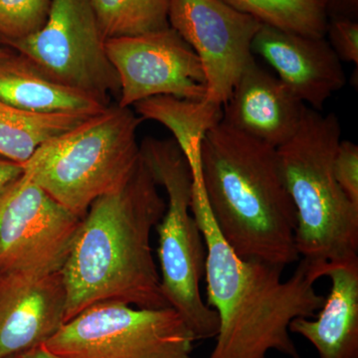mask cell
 Returning <instances> with one entry per match:
<instances>
[{
  "label": "cell",
  "instance_id": "1",
  "mask_svg": "<svg viewBox=\"0 0 358 358\" xmlns=\"http://www.w3.org/2000/svg\"><path fill=\"white\" fill-rule=\"evenodd\" d=\"M192 211L206 244L207 306L219 319L207 358H267L277 352L301 358L289 331L298 317H315L326 296L315 291L322 265L300 259L288 280L284 268L244 260L231 249L212 216L202 178H193Z\"/></svg>",
  "mask_w": 358,
  "mask_h": 358
},
{
  "label": "cell",
  "instance_id": "2",
  "mask_svg": "<svg viewBox=\"0 0 358 358\" xmlns=\"http://www.w3.org/2000/svg\"><path fill=\"white\" fill-rule=\"evenodd\" d=\"M159 187L141 157L122 187L89 207L61 271L65 322L103 301L141 308L169 307L150 242L166 209Z\"/></svg>",
  "mask_w": 358,
  "mask_h": 358
},
{
  "label": "cell",
  "instance_id": "3",
  "mask_svg": "<svg viewBox=\"0 0 358 358\" xmlns=\"http://www.w3.org/2000/svg\"><path fill=\"white\" fill-rule=\"evenodd\" d=\"M200 162L209 208L231 249L282 268L299 262L296 209L277 148L221 121L205 134Z\"/></svg>",
  "mask_w": 358,
  "mask_h": 358
},
{
  "label": "cell",
  "instance_id": "4",
  "mask_svg": "<svg viewBox=\"0 0 358 358\" xmlns=\"http://www.w3.org/2000/svg\"><path fill=\"white\" fill-rule=\"evenodd\" d=\"M341 127L333 113L306 108L300 128L277 148L282 178L296 213L300 259L336 264L358 259V206L334 178Z\"/></svg>",
  "mask_w": 358,
  "mask_h": 358
},
{
  "label": "cell",
  "instance_id": "5",
  "mask_svg": "<svg viewBox=\"0 0 358 358\" xmlns=\"http://www.w3.org/2000/svg\"><path fill=\"white\" fill-rule=\"evenodd\" d=\"M141 122L131 108L110 105L43 143L23 173L83 219L96 199L122 187L138 166Z\"/></svg>",
  "mask_w": 358,
  "mask_h": 358
},
{
  "label": "cell",
  "instance_id": "6",
  "mask_svg": "<svg viewBox=\"0 0 358 358\" xmlns=\"http://www.w3.org/2000/svg\"><path fill=\"white\" fill-rule=\"evenodd\" d=\"M140 148L145 164L167 196L166 212L157 226L162 294L196 339L216 338L217 313L204 303L200 292L206 244L192 211V169L173 138L148 136Z\"/></svg>",
  "mask_w": 358,
  "mask_h": 358
},
{
  "label": "cell",
  "instance_id": "7",
  "mask_svg": "<svg viewBox=\"0 0 358 358\" xmlns=\"http://www.w3.org/2000/svg\"><path fill=\"white\" fill-rule=\"evenodd\" d=\"M197 339L173 308L94 303L44 343L64 358H192Z\"/></svg>",
  "mask_w": 358,
  "mask_h": 358
},
{
  "label": "cell",
  "instance_id": "8",
  "mask_svg": "<svg viewBox=\"0 0 358 358\" xmlns=\"http://www.w3.org/2000/svg\"><path fill=\"white\" fill-rule=\"evenodd\" d=\"M47 76L110 105L121 84L90 0H52L43 27L4 41Z\"/></svg>",
  "mask_w": 358,
  "mask_h": 358
},
{
  "label": "cell",
  "instance_id": "9",
  "mask_svg": "<svg viewBox=\"0 0 358 358\" xmlns=\"http://www.w3.org/2000/svg\"><path fill=\"white\" fill-rule=\"evenodd\" d=\"M82 220L23 173L0 189V272H61Z\"/></svg>",
  "mask_w": 358,
  "mask_h": 358
},
{
  "label": "cell",
  "instance_id": "10",
  "mask_svg": "<svg viewBox=\"0 0 358 358\" xmlns=\"http://www.w3.org/2000/svg\"><path fill=\"white\" fill-rule=\"evenodd\" d=\"M169 23L201 62L206 81L202 101L223 108L255 61L252 44L262 23L223 0H169Z\"/></svg>",
  "mask_w": 358,
  "mask_h": 358
},
{
  "label": "cell",
  "instance_id": "11",
  "mask_svg": "<svg viewBox=\"0 0 358 358\" xmlns=\"http://www.w3.org/2000/svg\"><path fill=\"white\" fill-rule=\"evenodd\" d=\"M120 78L117 105L131 108L155 96L201 101L206 81L195 52L169 26L157 31L106 40Z\"/></svg>",
  "mask_w": 358,
  "mask_h": 358
},
{
  "label": "cell",
  "instance_id": "12",
  "mask_svg": "<svg viewBox=\"0 0 358 358\" xmlns=\"http://www.w3.org/2000/svg\"><path fill=\"white\" fill-rule=\"evenodd\" d=\"M62 272L30 277L0 272V358L44 345L65 324Z\"/></svg>",
  "mask_w": 358,
  "mask_h": 358
},
{
  "label": "cell",
  "instance_id": "13",
  "mask_svg": "<svg viewBox=\"0 0 358 358\" xmlns=\"http://www.w3.org/2000/svg\"><path fill=\"white\" fill-rule=\"evenodd\" d=\"M277 77L308 108L320 110L345 87L346 77L326 37H312L262 25L252 44Z\"/></svg>",
  "mask_w": 358,
  "mask_h": 358
},
{
  "label": "cell",
  "instance_id": "14",
  "mask_svg": "<svg viewBox=\"0 0 358 358\" xmlns=\"http://www.w3.org/2000/svg\"><path fill=\"white\" fill-rule=\"evenodd\" d=\"M307 106L277 76L254 61L223 106L222 121L278 148L298 131Z\"/></svg>",
  "mask_w": 358,
  "mask_h": 358
},
{
  "label": "cell",
  "instance_id": "15",
  "mask_svg": "<svg viewBox=\"0 0 358 358\" xmlns=\"http://www.w3.org/2000/svg\"><path fill=\"white\" fill-rule=\"evenodd\" d=\"M322 275L331 289L317 320L294 319L289 331L307 339L320 358H358V259L324 264Z\"/></svg>",
  "mask_w": 358,
  "mask_h": 358
},
{
  "label": "cell",
  "instance_id": "16",
  "mask_svg": "<svg viewBox=\"0 0 358 358\" xmlns=\"http://www.w3.org/2000/svg\"><path fill=\"white\" fill-rule=\"evenodd\" d=\"M0 101L38 114L93 115L110 106L59 83L18 53L0 58Z\"/></svg>",
  "mask_w": 358,
  "mask_h": 358
},
{
  "label": "cell",
  "instance_id": "17",
  "mask_svg": "<svg viewBox=\"0 0 358 358\" xmlns=\"http://www.w3.org/2000/svg\"><path fill=\"white\" fill-rule=\"evenodd\" d=\"M134 108L141 119L152 120L169 129L190 164L200 162L205 134L223 117V108L173 96H152L134 103Z\"/></svg>",
  "mask_w": 358,
  "mask_h": 358
},
{
  "label": "cell",
  "instance_id": "18",
  "mask_svg": "<svg viewBox=\"0 0 358 358\" xmlns=\"http://www.w3.org/2000/svg\"><path fill=\"white\" fill-rule=\"evenodd\" d=\"M89 117L38 114L0 101V157L23 166L46 141L75 128Z\"/></svg>",
  "mask_w": 358,
  "mask_h": 358
},
{
  "label": "cell",
  "instance_id": "19",
  "mask_svg": "<svg viewBox=\"0 0 358 358\" xmlns=\"http://www.w3.org/2000/svg\"><path fill=\"white\" fill-rule=\"evenodd\" d=\"M263 25L312 37H326L329 22L322 0H223Z\"/></svg>",
  "mask_w": 358,
  "mask_h": 358
},
{
  "label": "cell",
  "instance_id": "20",
  "mask_svg": "<svg viewBox=\"0 0 358 358\" xmlns=\"http://www.w3.org/2000/svg\"><path fill=\"white\" fill-rule=\"evenodd\" d=\"M106 40L169 27V0H90Z\"/></svg>",
  "mask_w": 358,
  "mask_h": 358
},
{
  "label": "cell",
  "instance_id": "21",
  "mask_svg": "<svg viewBox=\"0 0 358 358\" xmlns=\"http://www.w3.org/2000/svg\"><path fill=\"white\" fill-rule=\"evenodd\" d=\"M52 0H0V39L24 38L39 31L50 13Z\"/></svg>",
  "mask_w": 358,
  "mask_h": 358
},
{
  "label": "cell",
  "instance_id": "22",
  "mask_svg": "<svg viewBox=\"0 0 358 358\" xmlns=\"http://www.w3.org/2000/svg\"><path fill=\"white\" fill-rule=\"evenodd\" d=\"M329 43L341 62L358 65V23L350 17L334 16L327 22Z\"/></svg>",
  "mask_w": 358,
  "mask_h": 358
},
{
  "label": "cell",
  "instance_id": "23",
  "mask_svg": "<svg viewBox=\"0 0 358 358\" xmlns=\"http://www.w3.org/2000/svg\"><path fill=\"white\" fill-rule=\"evenodd\" d=\"M334 178L343 192L358 206V147L350 141H341L334 160Z\"/></svg>",
  "mask_w": 358,
  "mask_h": 358
},
{
  "label": "cell",
  "instance_id": "24",
  "mask_svg": "<svg viewBox=\"0 0 358 358\" xmlns=\"http://www.w3.org/2000/svg\"><path fill=\"white\" fill-rule=\"evenodd\" d=\"M327 15L333 13L334 16L353 18L357 13L358 0H324Z\"/></svg>",
  "mask_w": 358,
  "mask_h": 358
},
{
  "label": "cell",
  "instance_id": "25",
  "mask_svg": "<svg viewBox=\"0 0 358 358\" xmlns=\"http://www.w3.org/2000/svg\"><path fill=\"white\" fill-rule=\"evenodd\" d=\"M23 173V167L7 159H0V189Z\"/></svg>",
  "mask_w": 358,
  "mask_h": 358
},
{
  "label": "cell",
  "instance_id": "26",
  "mask_svg": "<svg viewBox=\"0 0 358 358\" xmlns=\"http://www.w3.org/2000/svg\"><path fill=\"white\" fill-rule=\"evenodd\" d=\"M16 358H64L52 352L45 345L35 346L26 352L16 355Z\"/></svg>",
  "mask_w": 358,
  "mask_h": 358
},
{
  "label": "cell",
  "instance_id": "27",
  "mask_svg": "<svg viewBox=\"0 0 358 358\" xmlns=\"http://www.w3.org/2000/svg\"><path fill=\"white\" fill-rule=\"evenodd\" d=\"M7 54H8V52H6V50H3V49L0 48V58L4 57V56H6Z\"/></svg>",
  "mask_w": 358,
  "mask_h": 358
},
{
  "label": "cell",
  "instance_id": "28",
  "mask_svg": "<svg viewBox=\"0 0 358 358\" xmlns=\"http://www.w3.org/2000/svg\"><path fill=\"white\" fill-rule=\"evenodd\" d=\"M8 358H16V357H8Z\"/></svg>",
  "mask_w": 358,
  "mask_h": 358
},
{
  "label": "cell",
  "instance_id": "29",
  "mask_svg": "<svg viewBox=\"0 0 358 358\" xmlns=\"http://www.w3.org/2000/svg\"><path fill=\"white\" fill-rule=\"evenodd\" d=\"M322 1H324V0H322Z\"/></svg>",
  "mask_w": 358,
  "mask_h": 358
}]
</instances>
